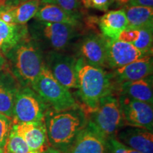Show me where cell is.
Returning <instances> with one entry per match:
<instances>
[{
    "mask_svg": "<svg viewBox=\"0 0 153 153\" xmlns=\"http://www.w3.org/2000/svg\"><path fill=\"white\" fill-rule=\"evenodd\" d=\"M118 101L125 125L142 128L152 132V105L122 94H120Z\"/></svg>",
    "mask_w": 153,
    "mask_h": 153,
    "instance_id": "cell-9",
    "label": "cell"
},
{
    "mask_svg": "<svg viewBox=\"0 0 153 153\" xmlns=\"http://www.w3.org/2000/svg\"><path fill=\"white\" fill-rule=\"evenodd\" d=\"M120 94L126 95L136 100L143 101L152 105V76L135 81L124 82L120 83Z\"/></svg>",
    "mask_w": 153,
    "mask_h": 153,
    "instance_id": "cell-18",
    "label": "cell"
},
{
    "mask_svg": "<svg viewBox=\"0 0 153 153\" xmlns=\"http://www.w3.org/2000/svg\"><path fill=\"white\" fill-rule=\"evenodd\" d=\"M138 29L137 37L132 43L145 55H152L153 43V28H140Z\"/></svg>",
    "mask_w": 153,
    "mask_h": 153,
    "instance_id": "cell-24",
    "label": "cell"
},
{
    "mask_svg": "<svg viewBox=\"0 0 153 153\" xmlns=\"http://www.w3.org/2000/svg\"><path fill=\"white\" fill-rule=\"evenodd\" d=\"M12 128L35 152L42 153L49 148L44 120L13 124Z\"/></svg>",
    "mask_w": 153,
    "mask_h": 153,
    "instance_id": "cell-13",
    "label": "cell"
},
{
    "mask_svg": "<svg viewBox=\"0 0 153 153\" xmlns=\"http://www.w3.org/2000/svg\"><path fill=\"white\" fill-rule=\"evenodd\" d=\"M29 36L26 25L7 24L0 19V51L4 55Z\"/></svg>",
    "mask_w": 153,
    "mask_h": 153,
    "instance_id": "cell-19",
    "label": "cell"
},
{
    "mask_svg": "<svg viewBox=\"0 0 153 153\" xmlns=\"http://www.w3.org/2000/svg\"><path fill=\"white\" fill-rule=\"evenodd\" d=\"M5 153H38L31 150L27 143L11 128L4 146Z\"/></svg>",
    "mask_w": 153,
    "mask_h": 153,
    "instance_id": "cell-23",
    "label": "cell"
},
{
    "mask_svg": "<svg viewBox=\"0 0 153 153\" xmlns=\"http://www.w3.org/2000/svg\"><path fill=\"white\" fill-rule=\"evenodd\" d=\"M115 137L127 148L142 153H153V134L142 128L128 126L121 128Z\"/></svg>",
    "mask_w": 153,
    "mask_h": 153,
    "instance_id": "cell-14",
    "label": "cell"
},
{
    "mask_svg": "<svg viewBox=\"0 0 153 153\" xmlns=\"http://www.w3.org/2000/svg\"><path fill=\"white\" fill-rule=\"evenodd\" d=\"M82 1H83V0H82Z\"/></svg>",
    "mask_w": 153,
    "mask_h": 153,
    "instance_id": "cell-36",
    "label": "cell"
},
{
    "mask_svg": "<svg viewBox=\"0 0 153 153\" xmlns=\"http://www.w3.org/2000/svg\"><path fill=\"white\" fill-rule=\"evenodd\" d=\"M80 57L86 63L103 68L106 65V39L99 34L91 33L82 38L78 45Z\"/></svg>",
    "mask_w": 153,
    "mask_h": 153,
    "instance_id": "cell-11",
    "label": "cell"
},
{
    "mask_svg": "<svg viewBox=\"0 0 153 153\" xmlns=\"http://www.w3.org/2000/svg\"><path fill=\"white\" fill-rule=\"evenodd\" d=\"M115 0H83L84 6L101 11H107Z\"/></svg>",
    "mask_w": 153,
    "mask_h": 153,
    "instance_id": "cell-27",
    "label": "cell"
},
{
    "mask_svg": "<svg viewBox=\"0 0 153 153\" xmlns=\"http://www.w3.org/2000/svg\"><path fill=\"white\" fill-rule=\"evenodd\" d=\"M146 56L129 43L106 39V65L116 69Z\"/></svg>",
    "mask_w": 153,
    "mask_h": 153,
    "instance_id": "cell-12",
    "label": "cell"
},
{
    "mask_svg": "<svg viewBox=\"0 0 153 153\" xmlns=\"http://www.w3.org/2000/svg\"><path fill=\"white\" fill-rule=\"evenodd\" d=\"M126 150H127V152L128 153H142L140 152H139V151H137V150H133V149H131V148H128L126 147Z\"/></svg>",
    "mask_w": 153,
    "mask_h": 153,
    "instance_id": "cell-33",
    "label": "cell"
},
{
    "mask_svg": "<svg viewBox=\"0 0 153 153\" xmlns=\"http://www.w3.org/2000/svg\"><path fill=\"white\" fill-rule=\"evenodd\" d=\"M108 140L109 143L110 153H128L126 147L118 141L116 137H111Z\"/></svg>",
    "mask_w": 153,
    "mask_h": 153,
    "instance_id": "cell-28",
    "label": "cell"
},
{
    "mask_svg": "<svg viewBox=\"0 0 153 153\" xmlns=\"http://www.w3.org/2000/svg\"><path fill=\"white\" fill-rule=\"evenodd\" d=\"M123 1H126V2H127V1H129V0H123Z\"/></svg>",
    "mask_w": 153,
    "mask_h": 153,
    "instance_id": "cell-35",
    "label": "cell"
},
{
    "mask_svg": "<svg viewBox=\"0 0 153 153\" xmlns=\"http://www.w3.org/2000/svg\"><path fill=\"white\" fill-rule=\"evenodd\" d=\"M0 153H5L4 148H2V147L0 146Z\"/></svg>",
    "mask_w": 153,
    "mask_h": 153,
    "instance_id": "cell-34",
    "label": "cell"
},
{
    "mask_svg": "<svg viewBox=\"0 0 153 153\" xmlns=\"http://www.w3.org/2000/svg\"><path fill=\"white\" fill-rule=\"evenodd\" d=\"M41 4V0H24L16 4L11 5L15 24L26 25L36 16Z\"/></svg>",
    "mask_w": 153,
    "mask_h": 153,
    "instance_id": "cell-22",
    "label": "cell"
},
{
    "mask_svg": "<svg viewBox=\"0 0 153 153\" xmlns=\"http://www.w3.org/2000/svg\"><path fill=\"white\" fill-rule=\"evenodd\" d=\"M30 87L54 111L78 108L77 103L72 93L55 79L45 65Z\"/></svg>",
    "mask_w": 153,
    "mask_h": 153,
    "instance_id": "cell-5",
    "label": "cell"
},
{
    "mask_svg": "<svg viewBox=\"0 0 153 153\" xmlns=\"http://www.w3.org/2000/svg\"><path fill=\"white\" fill-rule=\"evenodd\" d=\"M48 106L30 87H21L15 97L13 124L44 120Z\"/></svg>",
    "mask_w": 153,
    "mask_h": 153,
    "instance_id": "cell-7",
    "label": "cell"
},
{
    "mask_svg": "<svg viewBox=\"0 0 153 153\" xmlns=\"http://www.w3.org/2000/svg\"><path fill=\"white\" fill-rule=\"evenodd\" d=\"M89 114L90 123L108 139L115 137L125 126L118 97L114 94L103 98L98 107Z\"/></svg>",
    "mask_w": 153,
    "mask_h": 153,
    "instance_id": "cell-6",
    "label": "cell"
},
{
    "mask_svg": "<svg viewBox=\"0 0 153 153\" xmlns=\"http://www.w3.org/2000/svg\"><path fill=\"white\" fill-rule=\"evenodd\" d=\"M77 27L70 24L48 23L35 19L28 30L31 39L42 51L60 52L79 35Z\"/></svg>",
    "mask_w": 153,
    "mask_h": 153,
    "instance_id": "cell-4",
    "label": "cell"
},
{
    "mask_svg": "<svg viewBox=\"0 0 153 153\" xmlns=\"http://www.w3.org/2000/svg\"><path fill=\"white\" fill-rule=\"evenodd\" d=\"M129 6L152 7L153 8V0H129Z\"/></svg>",
    "mask_w": 153,
    "mask_h": 153,
    "instance_id": "cell-29",
    "label": "cell"
},
{
    "mask_svg": "<svg viewBox=\"0 0 153 153\" xmlns=\"http://www.w3.org/2000/svg\"><path fill=\"white\" fill-rule=\"evenodd\" d=\"M36 20L48 23H61L78 26L81 17L70 14L58 6L49 3H41L34 16Z\"/></svg>",
    "mask_w": 153,
    "mask_h": 153,
    "instance_id": "cell-20",
    "label": "cell"
},
{
    "mask_svg": "<svg viewBox=\"0 0 153 153\" xmlns=\"http://www.w3.org/2000/svg\"><path fill=\"white\" fill-rule=\"evenodd\" d=\"M152 55H146L123 67L114 69L112 75L114 79L120 84L143 79L152 75Z\"/></svg>",
    "mask_w": 153,
    "mask_h": 153,
    "instance_id": "cell-16",
    "label": "cell"
},
{
    "mask_svg": "<svg viewBox=\"0 0 153 153\" xmlns=\"http://www.w3.org/2000/svg\"><path fill=\"white\" fill-rule=\"evenodd\" d=\"M84 114L76 109L56 112L47 110L44 116L49 145L68 153L85 127Z\"/></svg>",
    "mask_w": 153,
    "mask_h": 153,
    "instance_id": "cell-3",
    "label": "cell"
},
{
    "mask_svg": "<svg viewBox=\"0 0 153 153\" xmlns=\"http://www.w3.org/2000/svg\"><path fill=\"white\" fill-rule=\"evenodd\" d=\"M41 3L53 4L68 11L70 14L81 17L79 9L81 8L80 0H41Z\"/></svg>",
    "mask_w": 153,
    "mask_h": 153,
    "instance_id": "cell-25",
    "label": "cell"
},
{
    "mask_svg": "<svg viewBox=\"0 0 153 153\" xmlns=\"http://www.w3.org/2000/svg\"><path fill=\"white\" fill-rule=\"evenodd\" d=\"M68 153H110L108 140L89 121L78 134Z\"/></svg>",
    "mask_w": 153,
    "mask_h": 153,
    "instance_id": "cell-10",
    "label": "cell"
},
{
    "mask_svg": "<svg viewBox=\"0 0 153 153\" xmlns=\"http://www.w3.org/2000/svg\"><path fill=\"white\" fill-rule=\"evenodd\" d=\"M22 86L9 71L8 67L0 71V114L13 119L16 94Z\"/></svg>",
    "mask_w": 153,
    "mask_h": 153,
    "instance_id": "cell-15",
    "label": "cell"
},
{
    "mask_svg": "<svg viewBox=\"0 0 153 153\" xmlns=\"http://www.w3.org/2000/svg\"><path fill=\"white\" fill-rule=\"evenodd\" d=\"M12 125V120L0 114V146L2 148H4Z\"/></svg>",
    "mask_w": 153,
    "mask_h": 153,
    "instance_id": "cell-26",
    "label": "cell"
},
{
    "mask_svg": "<svg viewBox=\"0 0 153 153\" xmlns=\"http://www.w3.org/2000/svg\"><path fill=\"white\" fill-rule=\"evenodd\" d=\"M75 57L60 52L49 51L46 55L45 65L54 78L67 89H77Z\"/></svg>",
    "mask_w": 153,
    "mask_h": 153,
    "instance_id": "cell-8",
    "label": "cell"
},
{
    "mask_svg": "<svg viewBox=\"0 0 153 153\" xmlns=\"http://www.w3.org/2000/svg\"><path fill=\"white\" fill-rule=\"evenodd\" d=\"M125 11L128 28H153V8L129 6Z\"/></svg>",
    "mask_w": 153,
    "mask_h": 153,
    "instance_id": "cell-21",
    "label": "cell"
},
{
    "mask_svg": "<svg viewBox=\"0 0 153 153\" xmlns=\"http://www.w3.org/2000/svg\"><path fill=\"white\" fill-rule=\"evenodd\" d=\"M14 1H18L19 0H0V5H13L14 3ZM24 1V0H22Z\"/></svg>",
    "mask_w": 153,
    "mask_h": 153,
    "instance_id": "cell-32",
    "label": "cell"
},
{
    "mask_svg": "<svg viewBox=\"0 0 153 153\" xmlns=\"http://www.w3.org/2000/svg\"><path fill=\"white\" fill-rule=\"evenodd\" d=\"M42 153H67V152H63V151H61L60 150H58V149H56V148H53L51 147V148H48L46 150H44L43 152Z\"/></svg>",
    "mask_w": 153,
    "mask_h": 153,
    "instance_id": "cell-31",
    "label": "cell"
},
{
    "mask_svg": "<svg viewBox=\"0 0 153 153\" xmlns=\"http://www.w3.org/2000/svg\"><path fill=\"white\" fill-rule=\"evenodd\" d=\"M8 68L22 87H31L45 65L43 51L30 36L5 54Z\"/></svg>",
    "mask_w": 153,
    "mask_h": 153,
    "instance_id": "cell-1",
    "label": "cell"
},
{
    "mask_svg": "<svg viewBox=\"0 0 153 153\" xmlns=\"http://www.w3.org/2000/svg\"><path fill=\"white\" fill-rule=\"evenodd\" d=\"M128 25V22L124 9L108 11L99 21L103 36L108 40H118Z\"/></svg>",
    "mask_w": 153,
    "mask_h": 153,
    "instance_id": "cell-17",
    "label": "cell"
},
{
    "mask_svg": "<svg viewBox=\"0 0 153 153\" xmlns=\"http://www.w3.org/2000/svg\"><path fill=\"white\" fill-rule=\"evenodd\" d=\"M76 68L79 95L91 113L98 107L101 99L113 94L114 77L103 68L90 65L81 58L76 60Z\"/></svg>",
    "mask_w": 153,
    "mask_h": 153,
    "instance_id": "cell-2",
    "label": "cell"
},
{
    "mask_svg": "<svg viewBox=\"0 0 153 153\" xmlns=\"http://www.w3.org/2000/svg\"><path fill=\"white\" fill-rule=\"evenodd\" d=\"M8 67V62H7V57L5 55L0 51V71L4 70Z\"/></svg>",
    "mask_w": 153,
    "mask_h": 153,
    "instance_id": "cell-30",
    "label": "cell"
}]
</instances>
